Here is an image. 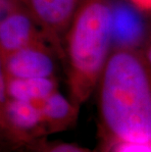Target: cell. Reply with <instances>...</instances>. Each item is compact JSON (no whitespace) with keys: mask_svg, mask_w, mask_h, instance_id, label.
Wrapping results in <instances>:
<instances>
[{"mask_svg":"<svg viewBox=\"0 0 151 152\" xmlns=\"http://www.w3.org/2000/svg\"><path fill=\"white\" fill-rule=\"evenodd\" d=\"M95 90L102 152L116 147L150 148L151 71L142 48L113 47Z\"/></svg>","mask_w":151,"mask_h":152,"instance_id":"cell-1","label":"cell"},{"mask_svg":"<svg viewBox=\"0 0 151 152\" xmlns=\"http://www.w3.org/2000/svg\"><path fill=\"white\" fill-rule=\"evenodd\" d=\"M34 105L40 114L46 137L73 127L78 120L81 109L64 96L59 89Z\"/></svg>","mask_w":151,"mask_h":152,"instance_id":"cell-6","label":"cell"},{"mask_svg":"<svg viewBox=\"0 0 151 152\" xmlns=\"http://www.w3.org/2000/svg\"><path fill=\"white\" fill-rule=\"evenodd\" d=\"M139 13L133 6L116 5L114 2L112 48H141L144 31Z\"/></svg>","mask_w":151,"mask_h":152,"instance_id":"cell-7","label":"cell"},{"mask_svg":"<svg viewBox=\"0 0 151 152\" xmlns=\"http://www.w3.org/2000/svg\"><path fill=\"white\" fill-rule=\"evenodd\" d=\"M1 60L6 80L56 77L58 58L46 42L30 45Z\"/></svg>","mask_w":151,"mask_h":152,"instance_id":"cell-4","label":"cell"},{"mask_svg":"<svg viewBox=\"0 0 151 152\" xmlns=\"http://www.w3.org/2000/svg\"><path fill=\"white\" fill-rule=\"evenodd\" d=\"M13 152H102L90 150L81 145L61 140H50L43 137L31 140L17 147Z\"/></svg>","mask_w":151,"mask_h":152,"instance_id":"cell-9","label":"cell"},{"mask_svg":"<svg viewBox=\"0 0 151 152\" xmlns=\"http://www.w3.org/2000/svg\"><path fill=\"white\" fill-rule=\"evenodd\" d=\"M8 98L24 100L33 104L41 101L58 88L56 77L6 80Z\"/></svg>","mask_w":151,"mask_h":152,"instance_id":"cell-8","label":"cell"},{"mask_svg":"<svg viewBox=\"0 0 151 152\" xmlns=\"http://www.w3.org/2000/svg\"><path fill=\"white\" fill-rule=\"evenodd\" d=\"M23 0H0V21Z\"/></svg>","mask_w":151,"mask_h":152,"instance_id":"cell-11","label":"cell"},{"mask_svg":"<svg viewBox=\"0 0 151 152\" xmlns=\"http://www.w3.org/2000/svg\"><path fill=\"white\" fill-rule=\"evenodd\" d=\"M47 41L36 22L22 2L0 21V58L30 45Z\"/></svg>","mask_w":151,"mask_h":152,"instance_id":"cell-5","label":"cell"},{"mask_svg":"<svg viewBox=\"0 0 151 152\" xmlns=\"http://www.w3.org/2000/svg\"><path fill=\"white\" fill-rule=\"evenodd\" d=\"M8 94L6 86V77L0 58V144L6 145L13 150V141L7 118Z\"/></svg>","mask_w":151,"mask_h":152,"instance_id":"cell-10","label":"cell"},{"mask_svg":"<svg viewBox=\"0 0 151 152\" xmlns=\"http://www.w3.org/2000/svg\"><path fill=\"white\" fill-rule=\"evenodd\" d=\"M127 1L139 13H144V14L150 13L151 0H127Z\"/></svg>","mask_w":151,"mask_h":152,"instance_id":"cell-12","label":"cell"},{"mask_svg":"<svg viewBox=\"0 0 151 152\" xmlns=\"http://www.w3.org/2000/svg\"><path fill=\"white\" fill-rule=\"evenodd\" d=\"M0 152H13V150L10 147L5 146L3 144H0Z\"/></svg>","mask_w":151,"mask_h":152,"instance_id":"cell-13","label":"cell"},{"mask_svg":"<svg viewBox=\"0 0 151 152\" xmlns=\"http://www.w3.org/2000/svg\"><path fill=\"white\" fill-rule=\"evenodd\" d=\"M114 0H80L64 37L68 98L82 106L95 91L112 50Z\"/></svg>","mask_w":151,"mask_h":152,"instance_id":"cell-2","label":"cell"},{"mask_svg":"<svg viewBox=\"0 0 151 152\" xmlns=\"http://www.w3.org/2000/svg\"><path fill=\"white\" fill-rule=\"evenodd\" d=\"M23 3L64 64V37L80 0H23Z\"/></svg>","mask_w":151,"mask_h":152,"instance_id":"cell-3","label":"cell"}]
</instances>
